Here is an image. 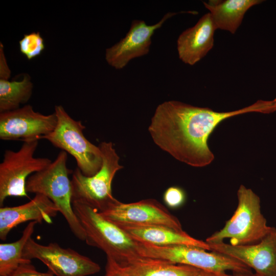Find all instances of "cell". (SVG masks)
<instances>
[{
    "label": "cell",
    "instance_id": "obj_18",
    "mask_svg": "<svg viewBox=\"0 0 276 276\" xmlns=\"http://www.w3.org/2000/svg\"><path fill=\"white\" fill-rule=\"evenodd\" d=\"M262 2L261 0H210L203 3L210 11L216 29L234 34L241 24L247 11Z\"/></svg>",
    "mask_w": 276,
    "mask_h": 276
},
{
    "label": "cell",
    "instance_id": "obj_1",
    "mask_svg": "<svg viewBox=\"0 0 276 276\" xmlns=\"http://www.w3.org/2000/svg\"><path fill=\"white\" fill-rule=\"evenodd\" d=\"M273 111L271 100H258L244 108L227 112L168 101L156 108L148 130L154 143L174 158L192 167H203L214 159L208 142L219 123L248 112Z\"/></svg>",
    "mask_w": 276,
    "mask_h": 276
},
{
    "label": "cell",
    "instance_id": "obj_28",
    "mask_svg": "<svg viewBox=\"0 0 276 276\" xmlns=\"http://www.w3.org/2000/svg\"><path fill=\"white\" fill-rule=\"evenodd\" d=\"M276 98V97H275Z\"/></svg>",
    "mask_w": 276,
    "mask_h": 276
},
{
    "label": "cell",
    "instance_id": "obj_2",
    "mask_svg": "<svg viewBox=\"0 0 276 276\" xmlns=\"http://www.w3.org/2000/svg\"><path fill=\"white\" fill-rule=\"evenodd\" d=\"M67 153L61 150L54 162L27 179V193L40 194L49 198L66 220L72 232L81 241L85 240L84 231L72 205L73 187L66 166Z\"/></svg>",
    "mask_w": 276,
    "mask_h": 276
},
{
    "label": "cell",
    "instance_id": "obj_3",
    "mask_svg": "<svg viewBox=\"0 0 276 276\" xmlns=\"http://www.w3.org/2000/svg\"><path fill=\"white\" fill-rule=\"evenodd\" d=\"M72 205L88 245L103 250L117 263L139 255L136 242L97 210L79 200H73Z\"/></svg>",
    "mask_w": 276,
    "mask_h": 276
},
{
    "label": "cell",
    "instance_id": "obj_7",
    "mask_svg": "<svg viewBox=\"0 0 276 276\" xmlns=\"http://www.w3.org/2000/svg\"><path fill=\"white\" fill-rule=\"evenodd\" d=\"M100 147L103 155L100 170L94 175H83L77 168L71 179L73 201L79 200L103 212L118 201L112 194L111 183L116 173L123 168L111 142H103Z\"/></svg>",
    "mask_w": 276,
    "mask_h": 276
},
{
    "label": "cell",
    "instance_id": "obj_20",
    "mask_svg": "<svg viewBox=\"0 0 276 276\" xmlns=\"http://www.w3.org/2000/svg\"><path fill=\"white\" fill-rule=\"evenodd\" d=\"M33 84L28 74L21 80L0 79V113L20 108L26 103L32 95Z\"/></svg>",
    "mask_w": 276,
    "mask_h": 276
},
{
    "label": "cell",
    "instance_id": "obj_27",
    "mask_svg": "<svg viewBox=\"0 0 276 276\" xmlns=\"http://www.w3.org/2000/svg\"><path fill=\"white\" fill-rule=\"evenodd\" d=\"M226 276H259L255 273L252 272L243 273H232V274L227 273Z\"/></svg>",
    "mask_w": 276,
    "mask_h": 276
},
{
    "label": "cell",
    "instance_id": "obj_22",
    "mask_svg": "<svg viewBox=\"0 0 276 276\" xmlns=\"http://www.w3.org/2000/svg\"><path fill=\"white\" fill-rule=\"evenodd\" d=\"M164 200L170 208H177L182 205L186 200L185 191L178 187L168 188L164 194Z\"/></svg>",
    "mask_w": 276,
    "mask_h": 276
},
{
    "label": "cell",
    "instance_id": "obj_10",
    "mask_svg": "<svg viewBox=\"0 0 276 276\" xmlns=\"http://www.w3.org/2000/svg\"><path fill=\"white\" fill-rule=\"evenodd\" d=\"M55 112L45 115L34 110L30 105L0 113V139L27 142L39 140L56 128Z\"/></svg>",
    "mask_w": 276,
    "mask_h": 276
},
{
    "label": "cell",
    "instance_id": "obj_26",
    "mask_svg": "<svg viewBox=\"0 0 276 276\" xmlns=\"http://www.w3.org/2000/svg\"><path fill=\"white\" fill-rule=\"evenodd\" d=\"M228 273H218L203 270H199L197 276H226Z\"/></svg>",
    "mask_w": 276,
    "mask_h": 276
},
{
    "label": "cell",
    "instance_id": "obj_6",
    "mask_svg": "<svg viewBox=\"0 0 276 276\" xmlns=\"http://www.w3.org/2000/svg\"><path fill=\"white\" fill-rule=\"evenodd\" d=\"M139 255L218 273L251 272L242 263L217 252L189 245L156 246L136 241Z\"/></svg>",
    "mask_w": 276,
    "mask_h": 276
},
{
    "label": "cell",
    "instance_id": "obj_24",
    "mask_svg": "<svg viewBox=\"0 0 276 276\" xmlns=\"http://www.w3.org/2000/svg\"><path fill=\"white\" fill-rule=\"evenodd\" d=\"M11 72L8 65L3 44L0 42V79L9 80Z\"/></svg>",
    "mask_w": 276,
    "mask_h": 276
},
{
    "label": "cell",
    "instance_id": "obj_12",
    "mask_svg": "<svg viewBox=\"0 0 276 276\" xmlns=\"http://www.w3.org/2000/svg\"><path fill=\"white\" fill-rule=\"evenodd\" d=\"M211 251L233 258L259 276H276V229L257 243L232 245L224 242L208 244Z\"/></svg>",
    "mask_w": 276,
    "mask_h": 276
},
{
    "label": "cell",
    "instance_id": "obj_17",
    "mask_svg": "<svg viewBox=\"0 0 276 276\" xmlns=\"http://www.w3.org/2000/svg\"><path fill=\"white\" fill-rule=\"evenodd\" d=\"M116 263L126 276H197L200 270L140 255Z\"/></svg>",
    "mask_w": 276,
    "mask_h": 276
},
{
    "label": "cell",
    "instance_id": "obj_21",
    "mask_svg": "<svg viewBox=\"0 0 276 276\" xmlns=\"http://www.w3.org/2000/svg\"><path fill=\"white\" fill-rule=\"evenodd\" d=\"M19 45L20 52L28 60L40 55L45 48L44 40L39 32L25 34L19 40Z\"/></svg>",
    "mask_w": 276,
    "mask_h": 276
},
{
    "label": "cell",
    "instance_id": "obj_5",
    "mask_svg": "<svg viewBox=\"0 0 276 276\" xmlns=\"http://www.w3.org/2000/svg\"><path fill=\"white\" fill-rule=\"evenodd\" d=\"M54 112L57 118L56 127L43 139L72 155L76 161L77 168L83 175H94L100 170L103 164L100 147L85 137V126L80 121L73 119L62 106L56 105Z\"/></svg>",
    "mask_w": 276,
    "mask_h": 276
},
{
    "label": "cell",
    "instance_id": "obj_25",
    "mask_svg": "<svg viewBox=\"0 0 276 276\" xmlns=\"http://www.w3.org/2000/svg\"><path fill=\"white\" fill-rule=\"evenodd\" d=\"M105 271L104 276H126L121 270L116 262L109 257H107Z\"/></svg>",
    "mask_w": 276,
    "mask_h": 276
},
{
    "label": "cell",
    "instance_id": "obj_13",
    "mask_svg": "<svg viewBox=\"0 0 276 276\" xmlns=\"http://www.w3.org/2000/svg\"><path fill=\"white\" fill-rule=\"evenodd\" d=\"M176 14L168 12L159 21L152 25H148L144 20H134L125 36L106 49L105 58L107 63L117 70H121L132 59L147 55L155 30Z\"/></svg>",
    "mask_w": 276,
    "mask_h": 276
},
{
    "label": "cell",
    "instance_id": "obj_9",
    "mask_svg": "<svg viewBox=\"0 0 276 276\" xmlns=\"http://www.w3.org/2000/svg\"><path fill=\"white\" fill-rule=\"evenodd\" d=\"M23 257L40 260L56 276H87L101 269L98 264L74 249L63 248L56 243L42 245L32 237L25 246Z\"/></svg>",
    "mask_w": 276,
    "mask_h": 276
},
{
    "label": "cell",
    "instance_id": "obj_11",
    "mask_svg": "<svg viewBox=\"0 0 276 276\" xmlns=\"http://www.w3.org/2000/svg\"><path fill=\"white\" fill-rule=\"evenodd\" d=\"M99 213L114 224L164 225L178 231H183L178 219L164 205L153 199H144L129 203L118 201Z\"/></svg>",
    "mask_w": 276,
    "mask_h": 276
},
{
    "label": "cell",
    "instance_id": "obj_19",
    "mask_svg": "<svg viewBox=\"0 0 276 276\" xmlns=\"http://www.w3.org/2000/svg\"><path fill=\"white\" fill-rule=\"evenodd\" d=\"M36 221H30L17 241L0 244V275L11 276L22 264L31 263L23 257V250L34 231Z\"/></svg>",
    "mask_w": 276,
    "mask_h": 276
},
{
    "label": "cell",
    "instance_id": "obj_23",
    "mask_svg": "<svg viewBox=\"0 0 276 276\" xmlns=\"http://www.w3.org/2000/svg\"><path fill=\"white\" fill-rule=\"evenodd\" d=\"M11 276H54L50 271L41 272L30 263L21 265Z\"/></svg>",
    "mask_w": 276,
    "mask_h": 276
},
{
    "label": "cell",
    "instance_id": "obj_8",
    "mask_svg": "<svg viewBox=\"0 0 276 276\" xmlns=\"http://www.w3.org/2000/svg\"><path fill=\"white\" fill-rule=\"evenodd\" d=\"M38 140L25 142L17 151L6 150L0 164V205L8 197H28L26 190L28 178L47 167L52 161L35 157Z\"/></svg>",
    "mask_w": 276,
    "mask_h": 276
},
{
    "label": "cell",
    "instance_id": "obj_16",
    "mask_svg": "<svg viewBox=\"0 0 276 276\" xmlns=\"http://www.w3.org/2000/svg\"><path fill=\"white\" fill-rule=\"evenodd\" d=\"M135 241L156 246L189 245L211 250L205 242L195 239L183 231L164 225L115 224Z\"/></svg>",
    "mask_w": 276,
    "mask_h": 276
},
{
    "label": "cell",
    "instance_id": "obj_15",
    "mask_svg": "<svg viewBox=\"0 0 276 276\" xmlns=\"http://www.w3.org/2000/svg\"><path fill=\"white\" fill-rule=\"evenodd\" d=\"M216 30L209 12L203 15L193 27L183 31L177 40L179 59L190 65L200 61L213 48Z\"/></svg>",
    "mask_w": 276,
    "mask_h": 276
},
{
    "label": "cell",
    "instance_id": "obj_4",
    "mask_svg": "<svg viewBox=\"0 0 276 276\" xmlns=\"http://www.w3.org/2000/svg\"><path fill=\"white\" fill-rule=\"evenodd\" d=\"M238 205L232 217L219 231L208 237V244L224 242L232 245H249L261 241L271 230L261 211L259 197L243 185L237 191Z\"/></svg>",
    "mask_w": 276,
    "mask_h": 276
},
{
    "label": "cell",
    "instance_id": "obj_14",
    "mask_svg": "<svg viewBox=\"0 0 276 276\" xmlns=\"http://www.w3.org/2000/svg\"><path fill=\"white\" fill-rule=\"evenodd\" d=\"M58 210L47 196L36 194L33 199L25 204L0 209V238L6 239L10 231L21 223L31 221L41 223H52Z\"/></svg>",
    "mask_w": 276,
    "mask_h": 276
}]
</instances>
